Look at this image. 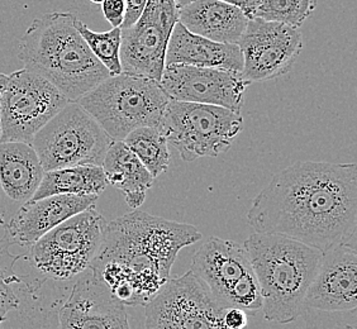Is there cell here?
<instances>
[{
    "instance_id": "6da1fadb",
    "label": "cell",
    "mask_w": 357,
    "mask_h": 329,
    "mask_svg": "<svg viewBox=\"0 0 357 329\" xmlns=\"http://www.w3.org/2000/svg\"><path fill=\"white\" fill-rule=\"evenodd\" d=\"M248 222L322 254L357 243L356 164L299 161L276 172L255 197Z\"/></svg>"
},
{
    "instance_id": "7a4b0ae2",
    "label": "cell",
    "mask_w": 357,
    "mask_h": 329,
    "mask_svg": "<svg viewBox=\"0 0 357 329\" xmlns=\"http://www.w3.org/2000/svg\"><path fill=\"white\" fill-rule=\"evenodd\" d=\"M202 237L192 224L133 211L107 223L90 273L124 307L146 305L170 280L180 250Z\"/></svg>"
},
{
    "instance_id": "3957f363",
    "label": "cell",
    "mask_w": 357,
    "mask_h": 329,
    "mask_svg": "<svg viewBox=\"0 0 357 329\" xmlns=\"http://www.w3.org/2000/svg\"><path fill=\"white\" fill-rule=\"evenodd\" d=\"M75 13L51 12L36 18L20 41L24 69L51 82L69 102L109 77L77 32Z\"/></svg>"
},
{
    "instance_id": "277c9868",
    "label": "cell",
    "mask_w": 357,
    "mask_h": 329,
    "mask_svg": "<svg viewBox=\"0 0 357 329\" xmlns=\"http://www.w3.org/2000/svg\"><path fill=\"white\" fill-rule=\"evenodd\" d=\"M243 247L261 290L265 319L279 324L294 322L302 314L322 252L287 236L257 232Z\"/></svg>"
},
{
    "instance_id": "5b68a950",
    "label": "cell",
    "mask_w": 357,
    "mask_h": 329,
    "mask_svg": "<svg viewBox=\"0 0 357 329\" xmlns=\"http://www.w3.org/2000/svg\"><path fill=\"white\" fill-rule=\"evenodd\" d=\"M107 220L96 206L65 220L23 250L18 285L36 296L47 282H69L88 271L103 243Z\"/></svg>"
},
{
    "instance_id": "8992f818",
    "label": "cell",
    "mask_w": 357,
    "mask_h": 329,
    "mask_svg": "<svg viewBox=\"0 0 357 329\" xmlns=\"http://www.w3.org/2000/svg\"><path fill=\"white\" fill-rule=\"evenodd\" d=\"M170 100L156 80L122 72L109 76L76 103L113 141H123L138 128L160 127Z\"/></svg>"
},
{
    "instance_id": "52a82bcc",
    "label": "cell",
    "mask_w": 357,
    "mask_h": 329,
    "mask_svg": "<svg viewBox=\"0 0 357 329\" xmlns=\"http://www.w3.org/2000/svg\"><path fill=\"white\" fill-rule=\"evenodd\" d=\"M158 128L181 160L192 162L228 151L243 130V118L226 108L172 99Z\"/></svg>"
},
{
    "instance_id": "ba28073f",
    "label": "cell",
    "mask_w": 357,
    "mask_h": 329,
    "mask_svg": "<svg viewBox=\"0 0 357 329\" xmlns=\"http://www.w3.org/2000/svg\"><path fill=\"white\" fill-rule=\"evenodd\" d=\"M114 141L76 102H70L37 135L31 146L43 171L63 167L102 166Z\"/></svg>"
},
{
    "instance_id": "9c48e42d",
    "label": "cell",
    "mask_w": 357,
    "mask_h": 329,
    "mask_svg": "<svg viewBox=\"0 0 357 329\" xmlns=\"http://www.w3.org/2000/svg\"><path fill=\"white\" fill-rule=\"evenodd\" d=\"M190 271L225 308L251 316L261 310V290L248 252L234 240L209 237L192 256Z\"/></svg>"
},
{
    "instance_id": "30bf717a",
    "label": "cell",
    "mask_w": 357,
    "mask_h": 329,
    "mask_svg": "<svg viewBox=\"0 0 357 329\" xmlns=\"http://www.w3.org/2000/svg\"><path fill=\"white\" fill-rule=\"evenodd\" d=\"M70 102L41 76L26 69L8 75L0 103V142L31 144Z\"/></svg>"
},
{
    "instance_id": "8fae6325",
    "label": "cell",
    "mask_w": 357,
    "mask_h": 329,
    "mask_svg": "<svg viewBox=\"0 0 357 329\" xmlns=\"http://www.w3.org/2000/svg\"><path fill=\"white\" fill-rule=\"evenodd\" d=\"M226 310L189 270L170 279L144 305V329H228Z\"/></svg>"
},
{
    "instance_id": "7c38bea8",
    "label": "cell",
    "mask_w": 357,
    "mask_h": 329,
    "mask_svg": "<svg viewBox=\"0 0 357 329\" xmlns=\"http://www.w3.org/2000/svg\"><path fill=\"white\" fill-rule=\"evenodd\" d=\"M176 23L178 8L174 0H147L138 21L132 27L121 28L122 72L160 82L167 43Z\"/></svg>"
},
{
    "instance_id": "4fadbf2b",
    "label": "cell",
    "mask_w": 357,
    "mask_h": 329,
    "mask_svg": "<svg viewBox=\"0 0 357 329\" xmlns=\"http://www.w3.org/2000/svg\"><path fill=\"white\" fill-rule=\"evenodd\" d=\"M246 82H268L288 74L301 55L303 36L299 28L260 18L250 20L237 43Z\"/></svg>"
},
{
    "instance_id": "5bb4252c",
    "label": "cell",
    "mask_w": 357,
    "mask_h": 329,
    "mask_svg": "<svg viewBox=\"0 0 357 329\" xmlns=\"http://www.w3.org/2000/svg\"><path fill=\"white\" fill-rule=\"evenodd\" d=\"M160 85L172 100L206 104L241 113L250 82L240 72L229 70L166 66Z\"/></svg>"
},
{
    "instance_id": "9a60e30c",
    "label": "cell",
    "mask_w": 357,
    "mask_h": 329,
    "mask_svg": "<svg viewBox=\"0 0 357 329\" xmlns=\"http://www.w3.org/2000/svg\"><path fill=\"white\" fill-rule=\"evenodd\" d=\"M60 329H131L127 310L90 270L77 277L59 312Z\"/></svg>"
},
{
    "instance_id": "2e32d148",
    "label": "cell",
    "mask_w": 357,
    "mask_h": 329,
    "mask_svg": "<svg viewBox=\"0 0 357 329\" xmlns=\"http://www.w3.org/2000/svg\"><path fill=\"white\" fill-rule=\"evenodd\" d=\"M357 243H344L322 254L303 307L342 312L357 309Z\"/></svg>"
},
{
    "instance_id": "e0dca14e",
    "label": "cell",
    "mask_w": 357,
    "mask_h": 329,
    "mask_svg": "<svg viewBox=\"0 0 357 329\" xmlns=\"http://www.w3.org/2000/svg\"><path fill=\"white\" fill-rule=\"evenodd\" d=\"M98 198L96 195H52L29 200L4 226L3 238L10 246L28 248L65 220L96 206Z\"/></svg>"
},
{
    "instance_id": "ac0fdd59",
    "label": "cell",
    "mask_w": 357,
    "mask_h": 329,
    "mask_svg": "<svg viewBox=\"0 0 357 329\" xmlns=\"http://www.w3.org/2000/svg\"><path fill=\"white\" fill-rule=\"evenodd\" d=\"M43 172L31 144L0 142V226L32 200Z\"/></svg>"
},
{
    "instance_id": "d6986e66",
    "label": "cell",
    "mask_w": 357,
    "mask_h": 329,
    "mask_svg": "<svg viewBox=\"0 0 357 329\" xmlns=\"http://www.w3.org/2000/svg\"><path fill=\"white\" fill-rule=\"evenodd\" d=\"M172 65L229 70L241 74L243 59L237 45L217 43L192 35L178 22L166 49L165 68Z\"/></svg>"
},
{
    "instance_id": "ffe728a7",
    "label": "cell",
    "mask_w": 357,
    "mask_h": 329,
    "mask_svg": "<svg viewBox=\"0 0 357 329\" xmlns=\"http://www.w3.org/2000/svg\"><path fill=\"white\" fill-rule=\"evenodd\" d=\"M250 20L220 0H195L178 9V22L192 33L217 43L237 45Z\"/></svg>"
},
{
    "instance_id": "44dd1931",
    "label": "cell",
    "mask_w": 357,
    "mask_h": 329,
    "mask_svg": "<svg viewBox=\"0 0 357 329\" xmlns=\"http://www.w3.org/2000/svg\"><path fill=\"white\" fill-rule=\"evenodd\" d=\"M102 169L108 185L123 192L128 206L137 211L144 204L146 192L151 189L155 178L123 141L110 144Z\"/></svg>"
},
{
    "instance_id": "7402d4cb",
    "label": "cell",
    "mask_w": 357,
    "mask_h": 329,
    "mask_svg": "<svg viewBox=\"0 0 357 329\" xmlns=\"http://www.w3.org/2000/svg\"><path fill=\"white\" fill-rule=\"evenodd\" d=\"M108 181L102 166L82 164L43 172L41 183L32 200L52 195H96L107 189Z\"/></svg>"
},
{
    "instance_id": "603a6c76",
    "label": "cell",
    "mask_w": 357,
    "mask_h": 329,
    "mask_svg": "<svg viewBox=\"0 0 357 329\" xmlns=\"http://www.w3.org/2000/svg\"><path fill=\"white\" fill-rule=\"evenodd\" d=\"M136 158L150 172L152 178H156L167 171L170 164L169 144L164 133L158 127H144L131 132L123 139Z\"/></svg>"
},
{
    "instance_id": "cb8c5ba5",
    "label": "cell",
    "mask_w": 357,
    "mask_h": 329,
    "mask_svg": "<svg viewBox=\"0 0 357 329\" xmlns=\"http://www.w3.org/2000/svg\"><path fill=\"white\" fill-rule=\"evenodd\" d=\"M75 27L96 60L108 70L109 75H121V28H112L107 32H94L79 18L76 20Z\"/></svg>"
},
{
    "instance_id": "d4e9b609",
    "label": "cell",
    "mask_w": 357,
    "mask_h": 329,
    "mask_svg": "<svg viewBox=\"0 0 357 329\" xmlns=\"http://www.w3.org/2000/svg\"><path fill=\"white\" fill-rule=\"evenodd\" d=\"M318 0H261L254 18L302 27L317 8Z\"/></svg>"
},
{
    "instance_id": "484cf974",
    "label": "cell",
    "mask_w": 357,
    "mask_h": 329,
    "mask_svg": "<svg viewBox=\"0 0 357 329\" xmlns=\"http://www.w3.org/2000/svg\"><path fill=\"white\" fill-rule=\"evenodd\" d=\"M301 316L310 329H357V309L327 312L303 307Z\"/></svg>"
},
{
    "instance_id": "4316f807",
    "label": "cell",
    "mask_w": 357,
    "mask_h": 329,
    "mask_svg": "<svg viewBox=\"0 0 357 329\" xmlns=\"http://www.w3.org/2000/svg\"><path fill=\"white\" fill-rule=\"evenodd\" d=\"M20 295L15 293L7 279L0 274V329L3 327V323L7 321L8 314L20 308Z\"/></svg>"
},
{
    "instance_id": "83f0119b",
    "label": "cell",
    "mask_w": 357,
    "mask_h": 329,
    "mask_svg": "<svg viewBox=\"0 0 357 329\" xmlns=\"http://www.w3.org/2000/svg\"><path fill=\"white\" fill-rule=\"evenodd\" d=\"M102 6L104 18L113 28H121L126 15V0H104Z\"/></svg>"
},
{
    "instance_id": "f1b7e54d",
    "label": "cell",
    "mask_w": 357,
    "mask_h": 329,
    "mask_svg": "<svg viewBox=\"0 0 357 329\" xmlns=\"http://www.w3.org/2000/svg\"><path fill=\"white\" fill-rule=\"evenodd\" d=\"M147 0H126V15L121 28H130L138 21L144 12Z\"/></svg>"
},
{
    "instance_id": "f546056e",
    "label": "cell",
    "mask_w": 357,
    "mask_h": 329,
    "mask_svg": "<svg viewBox=\"0 0 357 329\" xmlns=\"http://www.w3.org/2000/svg\"><path fill=\"white\" fill-rule=\"evenodd\" d=\"M225 324L228 329H246L248 324V314L241 309H227L225 313Z\"/></svg>"
},
{
    "instance_id": "4dcf8cb0",
    "label": "cell",
    "mask_w": 357,
    "mask_h": 329,
    "mask_svg": "<svg viewBox=\"0 0 357 329\" xmlns=\"http://www.w3.org/2000/svg\"><path fill=\"white\" fill-rule=\"evenodd\" d=\"M220 1L238 8L248 20H254L255 12L261 3V0H220Z\"/></svg>"
},
{
    "instance_id": "1f68e13d",
    "label": "cell",
    "mask_w": 357,
    "mask_h": 329,
    "mask_svg": "<svg viewBox=\"0 0 357 329\" xmlns=\"http://www.w3.org/2000/svg\"><path fill=\"white\" fill-rule=\"evenodd\" d=\"M7 80L8 75H6V74H0V103H1V95H3V90H4ZM0 138H1V127H0Z\"/></svg>"
},
{
    "instance_id": "d6a6232c",
    "label": "cell",
    "mask_w": 357,
    "mask_h": 329,
    "mask_svg": "<svg viewBox=\"0 0 357 329\" xmlns=\"http://www.w3.org/2000/svg\"><path fill=\"white\" fill-rule=\"evenodd\" d=\"M174 1H175L176 8L180 9V8H184L189 6V4H192V1H195V0H174Z\"/></svg>"
},
{
    "instance_id": "836d02e7",
    "label": "cell",
    "mask_w": 357,
    "mask_h": 329,
    "mask_svg": "<svg viewBox=\"0 0 357 329\" xmlns=\"http://www.w3.org/2000/svg\"><path fill=\"white\" fill-rule=\"evenodd\" d=\"M90 3H93V4H98V6H100L102 3H103L104 0H89Z\"/></svg>"
}]
</instances>
